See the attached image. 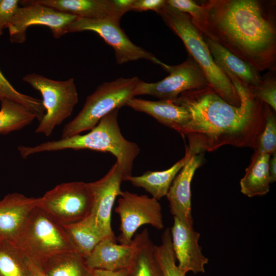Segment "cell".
Returning <instances> with one entry per match:
<instances>
[{
  "mask_svg": "<svg viewBox=\"0 0 276 276\" xmlns=\"http://www.w3.org/2000/svg\"><path fill=\"white\" fill-rule=\"evenodd\" d=\"M238 94L240 104H229L210 86L181 94L174 103L184 107L191 119L178 132L187 137L193 153L212 152L224 145L255 150L270 107L249 87L224 72Z\"/></svg>",
  "mask_w": 276,
  "mask_h": 276,
  "instance_id": "obj_1",
  "label": "cell"
},
{
  "mask_svg": "<svg viewBox=\"0 0 276 276\" xmlns=\"http://www.w3.org/2000/svg\"><path fill=\"white\" fill-rule=\"evenodd\" d=\"M275 1L209 0L202 3L204 37L217 42L258 72L275 71Z\"/></svg>",
  "mask_w": 276,
  "mask_h": 276,
  "instance_id": "obj_2",
  "label": "cell"
},
{
  "mask_svg": "<svg viewBox=\"0 0 276 276\" xmlns=\"http://www.w3.org/2000/svg\"><path fill=\"white\" fill-rule=\"evenodd\" d=\"M119 109H116L102 118L86 134L61 138L35 146H19L18 150L24 158L37 153L65 149L109 152L115 156L116 162L128 177L132 175L134 160L140 153V148L136 143L127 140L122 135L118 121Z\"/></svg>",
  "mask_w": 276,
  "mask_h": 276,
  "instance_id": "obj_3",
  "label": "cell"
},
{
  "mask_svg": "<svg viewBox=\"0 0 276 276\" xmlns=\"http://www.w3.org/2000/svg\"><path fill=\"white\" fill-rule=\"evenodd\" d=\"M159 14L165 24L182 41L189 55L198 64L209 85L225 102L238 106L240 99L228 76L215 63L202 33L195 26L190 16L167 4Z\"/></svg>",
  "mask_w": 276,
  "mask_h": 276,
  "instance_id": "obj_4",
  "label": "cell"
},
{
  "mask_svg": "<svg viewBox=\"0 0 276 276\" xmlns=\"http://www.w3.org/2000/svg\"><path fill=\"white\" fill-rule=\"evenodd\" d=\"M11 243L38 265L57 255L77 251L63 226L38 206L30 214Z\"/></svg>",
  "mask_w": 276,
  "mask_h": 276,
  "instance_id": "obj_5",
  "label": "cell"
},
{
  "mask_svg": "<svg viewBox=\"0 0 276 276\" xmlns=\"http://www.w3.org/2000/svg\"><path fill=\"white\" fill-rule=\"evenodd\" d=\"M140 80L136 77L119 78L104 82L85 100L78 114L63 127L61 138H66L90 130L111 111L126 105L135 96Z\"/></svg>",
  "mask_w": 276,
  "mask_h": 276,
  "instance_id": "obj_6",
  "label": "cell"
},
{
  "mask_svg": "<svg viewBox=\"0 0 276 276\" xmlns=\"http://www.w3.org/2000/svg\"><path fill=\"white\" fill-rule=\"evenodd\" d=\"M22 80L38 90L42 96L45 113L35 133L48 136L57 126L71 115L78 102L74 79L55 80L32 73L25 75Z\"/></svg>",
  "mask_w": 276,
  "mask_h": 276,
  "instance_id": "obj_7",
  "label": "cell"
},
{
  "mask_svg": "<svg viewBox=\"0 0 276 276\" xmlns=\"http://www.w3.org/2000/svg\"><path fill=\"white\" fill-rule=\"evenodd\" d=\"M93 196L88 183L82 181L58 185L40 197L38 206L62 225L74 223L88 216Z\"/></svg>",
  "mask_w": 276,
  "mask_h": 276,
  "instance_id": "obj_8",
  "label": "cell"
},
{
  "mask_svg": "<svg viewBox=\"0 0 276 276\" xmlns=\"http://www.w3.org/2000/svg\"><path fill=\"white\" fill-rule=\"evenodd\" d=\"M114 211L120 218V233L116 240L130 244L137 229L145 224L157 229L164 228L162 208L157 199L146 195L122 191Z\"/></svg>",
  "mask_w": 276,
  "mask_h": 276,
  "instance_id": "obj_9",
  "label": "cell"
},
{
  "mask_svg": "<svg viewBox=\"0 0 276 276\" xmlns=\"http://www.w3.org/2000/svg\"><path fill=\"white\" fill-rule=\"evenodd\" d=\"M163 68L170 75L154 83L140 80L135 90V96L148 95L160 100L172 101L184 92L201 89L209 85L202 70L190 55L179 64H166Z\"/></svg>",
  "mask_w": 276,
  "mask_h": 276,
  "instance_id": "obj_10",
  "label": "cell"
},
{
  "mask_svg": "<svg viewBox=\"0 0 276 276\" xmlns=\"http://www.w3.org/2000/svg\"><path fill=\"white\" fill-rule=\"evenodd\" d=\"M85 31L97 33L111 46L115 53L116 62L119 64L145 59L162 67L166 65L150 52L133 43L120 28V22L108 19L77 17L67 29V33Z\"/></svg>",
  "mask_w": 276,
  "mask_h": 276,
  "instance_id": "obj_11",
  "label": "cell"
},
{
  "mask_svg": "<svg viewBox=\"0 0 276 276\" xmlns=\"http://www.w3.org/2000/svg\"><path fill=\"white\" fill-rule=\"evenodd\" d=\"M22 2L26 5L19 7L7 27L12 43H24L26 39L27 29L33 25L49 28L54 37L59 38L67 33L68 26L77 17L59 12L35 1Z\"/></svg>",
  "mask_w": 276,
  "mask_h": 276,
  "instance_id": "obj_12",
  "label": "cell"
},
{
  "mask_svg": "<svg viewBox=\"0 0 276 276\" xmlns=\"http://www.w3.org/2000/svg\"><path fill=\"white\" fill-rule=\"evenodd\" d=\"M126 177L116 162L104 176L88 183L93 196V208L89 216L104 238L116 237L111 226V211L117 197L122 192L121 186Z\"/></svg>",
  "mask_w": 276,
  "mask_h": 276,
  "instance_id": "obj_13",
  "label": "cell"
},
{
  "mask_svg": "<svg viewBox=\"0 0 276 276\" xmlns=\"http://www.w3.org/2000/svg\"><path fill=\"white\" fill-rule=\"evenodd\" d=\"M170 232L173 249L181 271L185 274L189 271L194 274L205 272L204 266L209 260L202 254L198 244L200 234L193 226L185 224L175 217Z\"/></svg>",
  "mask_w": 276,
  "mask_h": 276,
  "instance_id": "obj_14",
  "label": "cell"
},
{
  "mask_svg": "<svg viewBox=\"0 0 276 276\" xmlns=\"http://www.w3.org/2000/svg\"><path fill=\"white\" fill-rule=\"evenodd\" d=\"M204 153L192 155L175 177L166 195L171 213L192 226L191 183L196 170L204 163Z\"/></svg>",
  "mask_w": 276,
  "mask_h": 276,
  "instance_id": "obj_15",
  "label": "cell"
},
{
  "mask_svg": "<svg viewBox=\"0 0 276 276\" xmlns=\"http://www.w3.org/2000/svg\"><path fill=\"white\" fill-rule=\"evenodd\" d=\"M39 199L15 192L0 200V240L14 241L30 214L38 205Z\"/></svg>",
  "mask_w": 276,
  "mask_h": 276,
  "instance_id": "obj_16",
  "label": "cell"
},
{
  "mask_svg": "<svg viewBox=\"0 0 276 276\" xmlns=\"http://www.w3.org/2000/svg\"><path fill=\"white\" fill-rule=\"evenodd\" d=\"M116 240V237L104 238L84 258L90 269L116 271L130 266L134 251V242L132 240L130 244H118Z\"/></svg>",
  "mask_w": 276,
  "mask_h": 276,
  "instance_id": "obj_17",
  "label": "cell"
},
{
  "mask_svg": "<svg viewBox=\"0 0 276 276\" xmlns=\"http://www.w3.org/2000/svg\"><path fill=\"white\" fill-rule=\"evenodd\" d=\"M59 12L88 19H108L120 22L123 16L113 0H35Z\"/></svg>",
  "mask_w": 276,
  "mask_h": 276,
  "instance_id": "obj_18",
  "label": "cell"
},
{
  "mask_svg": "<svg viewBox=\"0 0 276 276\" xmlns=\"http://www.w3.org/2000/svg\"><path fill=\"white\" fill-rule=\"evenodd\" d=\"M126 105L151 116L158 122L178 132L191 119L190 113L184 107L171 100L150 101L134 97L129 100Z\"/></svg>",
  "mask_w": 276,
  "mask_h": 276,
  "instance_id": "obj_19",
  "label": "cell"
},
{
  "mask_svg": "<svg viewBox=\"0 0 276 276\" xmlns=\"http://www.w3.org/2000/svg\"><path fill=\"white\" fill-rule=\"evenodd\" d=\"M203 38L215 63L223 72L232 74L252 88L258 85L262 78L259 72L217 42Z\"/></svg>",
  "mask_w": 276,
  "mask_h": 276,
  "instance_id": "obj_20",
  "label": "cell"
},
{
  "mask_svg": "<svg viewBox=\"0 0 276 276\" xmlns=\"http://www.w3.org/2000/svg\"><path fill=\"white\" fill-rule=\"evenodd\" d=\"M193 154L187 147L185 156L170 168L160 171H148L140 176L126 178L132 185L143 188L157 200L167 195L176 176Z\"/></svg>",
  "mask_w": 276,
  "mask_h": 276,
  "instance_id": "obj_21",
  "label": "cell"
},
{
  "mask_svg": "<svg viewBox=\"0 0 276 276\" xmlns=\"http://www.w3.org/2000/svg\"><path fill=\"white\" fill-rule=\"evenodd\" d=\"M270 155L257 150L240 182L241 192L249 197L266 195L270 189L268 164Z\"/></svg>",
  "mask_w": 276,
  "mask_h": 276,
  "instance_id": "obj_22",
  "label": "cell"
},
{
  "mask_svg": "<svg viewBox=\"0 0 276 276\" xmlns=\"http://www.w3.org/2000/svg\"><path fill=\"white\" fill-rule=\"evenodd\" d=\"M134 251L128 276H163L154 257V244L146 228L132 239Z\"/></svg>",
  "mask_w": 276,
  "mask_h": 276,
  "instance_id": "obj_23",
  "label": "cell"
},
{
  "mask_svg": "<svg viewBox=\"0 0 276 276\" xmlns=\"http://www.w3.org/2000/svg\"><path fill=\"white\" fill-rule=\"evenodd\" d=\"M38 265L46 276H93L84 257L76 251L57 255Z\"/></svg>",
  "mask_w": 276,
  "mask_h": 276,
  "instance_id": "obj_24",
  "label": "cell"
},
{
  "mask_svg": "<svg viewBox=\"0 0 276 276\" xmlns=\"http://www.w3.org/2000/svg\"><path fill=\"white\" fill-rule=\"evenodd\" d=\"M63 226L76 251L84 258L104 239L89 215L81 221Z\"/></svg>",
  "mask_w": 276,
  "mask_h": 276,
  "instance_id": "obj_25",
  "label": "cell"
},
{
  "mask_svg": "<svg viewBox=\"0 0 276 276\" xmlns=\"http://www.w3.org/2000/svg\"><path fill=\"white\" fill-rule=\"evenodd\" d=\"M0 102V134L19 130L36 119L30 110L21 104L7 99Z\"/></svg>",
  "mask_w": 276,
  "mask_h": 276,
  "instance_id": "obj_26",
  "label": "cell"
},
{
  "mask_svg": "<svg viewBox=\"0 0 276 276\" xmlns=\"http://www.w3.org/2000/svg\"><path fill=\"white\" fill-rule=\"evenodd\" d=\"M0 276H32L24 255L12 243L1 240Z\"/></svg>",
  "mask_w": 276,
  "mask_h": 276,
  "instance_id": "obj_27",
  "label": "cell"
},
{
  "mask_svg": "<svg viewBox=\"0 0 276 276\" xmlns=\"http://www.w3.org/2000/svg\"><path fill=\"white\" fill-rule=\"evenodd\" d=\"M154 257L163 276H185L176 264V258L172 247L170 228H166L162 236L159 245H154Z\"/></svg>",
  "mask_w": 276,
  "mask_h": 276,
  "instance_id": "obj_28",
  "label": "cell"
},
{
  "mask_svg": "<svg viewBox=\"0 0 276 276\" xmlns=\"http://www.w3.org/2000/svg\"><path fill=\"white\" fill-rule=\"evenodd\" d=\"M7 99L22 104L30 110L40 122L45 113L41 100L18 91L6 78L0 70V100Z\"/></svg>",
  "mask_w": 276,
  "mask_h": 276,
  "instance_id": "obj_29",
  "label": "cell"
},
{
  "mask_svg": "<svg viewBox=\"0 0 276 276\" xmlns=\"http://www.w3.org/2000/svg\"><path fill=\"white\" fill-rule=\"evenodd\" d=\"M255 150L271 155L276 152V117L270 108L268 109L265 126L260 134Z\"/></svg>",
  "mask_w": 276,
  "mask_h": 276,
  "instance_id": "obj_30",
  "label": "cell"
},
{
  "mask_svg": "<svg viewBox=\"0 0 276 276\" xmlns=\"http://www.w3.org/2000/svg\"><path fill=\"white\" fill-rule=\"evenodd\" d=\"M275 71H269L263 77L258 85L252 88L256 96L276 110V78Z\"/></svg>",
  "mask_w": 276,
  "mask_h": 276,
  "instance_id": "obj_31",
  "label": "cell"
},
{
  "mask_svg": "<svg viewBox=\"0 0 276 276\" xmlns=\"http://www.w3.org/2000/svg\"><path fill=\"white\" fill-rule=\"evenodd\" d=\"M166 2L180 12L189 14L195 26L201 33L205 24V12L202 5L192 0H167Z\"/></svg>",
  "mask_w": 276,
  "mask_h": 276,
  "instance_id": "obj_32",
  "label": "cell"
},
{
  "mask_svg": "<svg viewBox=\"0 0 276 276\" xmlns=\"http://www.w3.org/2000/svg\"><path fill=\"white\" fill-rule=\"evenodd\" d=\"M19 1L17 0H2L0 3V36L4 29L8 27L13 18Z\"/></svg>",
  "mask_w": 276,
  "mask_h": 276,
  "instance_id": "obj_33",
  "label": "cell"
},
{
  "mask_svg": "<svg viewBox=\"0 0 276 276\" xmlns=\"http://www.w3.org/2000/svg\"><path fill=\"white\" fill-rule=\"evenodd\" d=\"M166 4L165 0H134L131 10L138 12L151 10L158 14Z\"/></svg>",
  "mask_w": 276,
  "mask_h": 276,
  "instance_id": "obj_34",
  "label": "cell"
},
{
  "mask_svg": "<svg viewBox=\"0 0 276 276\" xmlns=\"http://www.w3.org/2000/svg\"><path fill=\"white\" fill-rule=\"evenodd\" d=\"M93 276H128V268L116 271L96 269L92 270Z\"/></svg>",
  "mask_w": 276,
  "mask_h": 276,
  "instance_id": "obj_35",
  "label": "cell"
},
{
  "mask_svg": "<svg viewBox=\"0 0 276 276\" xmlns=\"http://www.w3.org/2000/svg\"><path fill=\"white\" fill-rule=\"evenodd\" d=\"M134 1V0H113L118 11L122 15L131 10Z\"/></svg>",
  "mask_w": 276,
  "mask_h": 276,
  "instance_id": "obj_36",
  "label": "cell"
},
{
  "mask_svg": "<svg viewBox=\"0 0 276 276\" xmlns=\"http://www.w3.org/2000/svg\"><path fill=\"white\" fill-rule=\"evenodd\" d=\"M268 171L271 183L276 180V152L270 155L268 164Z\"/></svg>",
  "mask_w": 276,
  "mask_h": 276,
  "instance_id": "obj_37",
  "label": "cell"
},
{
  "mask_svg": "<svg viewBox=\"0 0 276 276\" xmlns=\"http://www.w3.org/2000/svg\"><path fill=\"white\" fill-rule=\"evenodd\" d=\"M27 262L32 276H46L38 264L28 259Z\"/></svg>",
  "mask_w": 276,
  "mask_h": 276,
  "instance_id": "obj_38",
  "label": "cell"
},
{
  "mask_svg": "<svg viewBox=\"0 0 276 276\" xmlns=\"http://www.w3.org/2000/svg\"><path fill=\"white\" fill-rule=\"evenodd\" d=\"M1 2H2V0H0V3H1Z\"/></svg>",
  "mask_w": 276,
  "mask_h": 276,
  "instance_id": "obj_39",
  "label": "cell"
}]
</instances>
